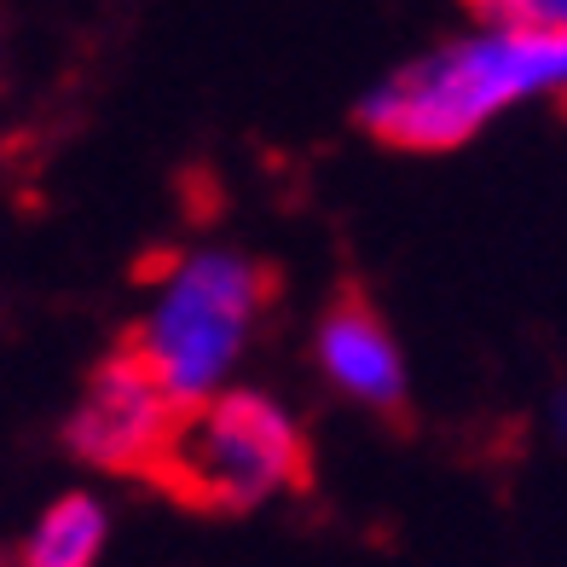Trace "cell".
Masks as SVG:
<instances>
[{
    "label": "cell",
    "mask_w": 567,
    "mask_h": 567,
    "mask_svg": "<svg viewBox=\"0 0 567 567\" xmlns=\"http://www.w3.org/2000/svg\"><path fill=\"white\" fill-rule=\"evenodd\" d=\"M545 93H567V41L481 23L382 75L359 105V122L394 151H452Z\"/></svg>",
    "instance_id": "1"
},
{
    "label": "cell",
    "mask_w": 567,
    "mask_h": 567,
    "mask_svg": "<svg viewBox=\"0 0 567 567\" xmlns=\"http://www.w3.org/2000/svg\"><path fill=\"white\" fill-rule=\"evenodd\" d=\"M307 434L272 394L220 389L179 405L168 441L151 463V481L192 509L238 515L307 486Z\"/></svg>",
    "instance_id": "2"
},
{
    "label": "cell",
    "mask_w": 567,
    "mask_h": 567,
    "mask_svg": "<svg viewBox=\"0 0 567 567\" xmlns=\"http://www.w3.org/2000/svg\"><path fill=\"white\" fill-rule=\"evenodd\" d=\"M272 301V272L231 249H192L163 272L157 301L134 330V348L174 405L226 389Z\"/></svg>",
    "instance_id": "3"
},
{
    "label": "cell",
    "mask_w": 567,
    "mask_h": 567,
    "mask_svg": "<svg viewBox=\"0 0 567 567\" xmlns=\"http://www.w3.org/2000/svg\"><path fill=\"white\" fill-rule=\"evenodd\" d=\"M174 417H179V405L168 400V389L151 377V365L134 348H122L87 377L82 400L70 411L64 441L82 463H93V470L151 475Z\"/></svg>",
    "instance_id": "4"
},
{
    "label": "cell",
    "mask_w": 567,
    "mask_h": 567,
    "mask_svg": "<svg viewBox=\"0 0 567 567\" xmlns=\"http://www.w3.org/2000/svg\"><path fill=\"white\" fill-rule=\"evenodd\" d=\"M313 359L342 400L377 411V417H400L405 411V389H411L405 353L394 342V330L359 296H342V301L324 307V319L313 330Z\"/></svg>",
    "instance_id": "5"
},
{
    "label": "cell",
    "mask_w": 567,
    "mask_h": 567,
    "mask_svg": "<svg viewBox=\"0 0 567 567\" xmlns=\"http://www.w3.org/2000/svg\"><path fill=\"white\" fill-rule=\"evenodd\" d=\"M99 550H105V509L87 493H70L35 522L23 567H93Z\"/></svg>",
    "instance_id": "6"
},
{
    "label": "cell",
    "mask_w": 567,
    "mask_h": 567,
    "mask_svg": "<svg viewBox=\"0 0 567 567\" xmlns=\"http://www.w3.org/2000/svg\"><path fill=\"white\" fill-rule=\"evenodd\" d=\"M481 23H509L527 35H556L567 41V0H470Z\"/></svg>",
    "instance_id": "7"
},
{
    "label": "cell",
    "mask_w": 567,
    "mask_h": 567,
    "mask_svg": "<svg viewBox=\"0 0 567 567\" xmlns=\"http://www.w3.org/2000/svg\"><path fill=\"white\" fill-rule=\"evenodd\" d=\"M550 429H556V441L567 446V389H561V394L550 400Z\"/></svg>",
    "instance_id": "8"
}]
</instances>
